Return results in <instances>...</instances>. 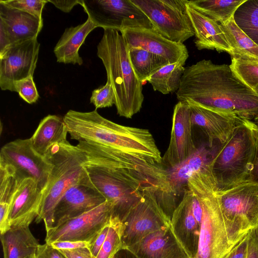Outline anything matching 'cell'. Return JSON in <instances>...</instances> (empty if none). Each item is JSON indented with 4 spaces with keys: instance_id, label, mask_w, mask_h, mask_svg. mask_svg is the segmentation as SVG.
<instances>
[{
    "instance_id": "cell-9",
    "label": "cell",
    "mask_w": 258,
    "mask_h": 258,
    "mask_svg": "<svg viewBox=\"0 0 258 258\" xmlns=\"http://www.w3.org/2000/svg\"><path fill=\"white\" fill-rule=\"evenodd\" d=\"M220 146L211 148L208 144H203L182 163L164 170L157 196L164 215L170 223L181 202L178 197L187 189L188 179L195 173L212 170V160Z\"/></svg>"
},
{
    "instance_id": "cell-3",
    "label": "cell",
    "mask_w": 258,
    "mask_h": 258,
    "mask_svg": "<svg viewBox=\"0 0 258 258\" xmlns=\"http://www.w3.org/2000/svg\"><path fill=\"white\" fill-rule=\"evenodd\" d=\"M119 32L112 29H104L97 46V54L105 67L107 81L112 86L117 114L131 118L142 107L144 99L143 83L134 72L128 46Z\"/></svg>"
},
{
    "instance_id": "cell-29",
    "label": "cell",
    "mask_w": 258,
    "mask_h": 258,
    "mask_svg": "<svg viewBox=\"0 0 258 258\" xmlns=\"http://www.w3.org/2000/svg\"><path fill=\"white\" fill-rule=\"evenodd\" d=\"M184 64L181 61L168 63L155 72L147 81L154 91L163 94L176 92L185 70Z\"/></svg>"
},
{
    "instance_id": "cell-4",
    "label": "cell",
    "mask_w": 258,
    "mask_h": 258,
    "mask_svg": "<svg viewBox=\"0 0 258 258\" xmlns=\"http://www.w3.org/2000/svg\"><path fill=\"white\" fill-rule=\"evenodd\" d=\"M84 167L93 186L112 205L110 224L119 228L144 189H157L154 180L137 171L108 167L88 158Z\"/></svg>"
},
{
    "instance_id": "cell-17",
    "label": "cell",
    "mask_w": 258,
    "mask_h": 258,
    "mask_svg": "<svg viewBox=\"0 0 258 258\" xmlns=\"http://www.w3.org/2000/svg\"><path fill=\"white\" fill-rule=\"evenodd\" d=\"M107 200L87 178L70 187L56 205L52 227L88 212Z\"/></svg>"
},
{
    "instance_id": "cell-36",
    "label": "cell",
    "mask_w": 258,
    "mask_h": 258,
    "mask_svg": "<svg viewBox=\"0 0 258 258\" xmlns=\"http://www.w3.org/2000/svg\"><path fill=\"white\" fill-rule=\"evenodd\" d=\"M6 5L29 13L42 20V10L47 0H1Z\"/></svg>"
},
{
    "instance_id": "cell-44",
    "label": "cell",
    "mask_w": 258,
    "mask_h": 258,
    "mask_svg": "<svg viewBox=\"0 0 258 258\" xmlns=\"http://www.w3.org/2000/svg\"><path fill=\"white\" fill-rule=\"evenodd\" d=\"M48 2L52 4L57 9L64 13H69L73 8L77 5L82 6L83 0H70V1H50Z\"/></svg>"
},
{
    "instance_id": "cell-32",
    "label": "cell",
    "mask_w": 258,
    "mask_h": 258,
    "mask_svg": "<svg viewBox=\"0 0 258 258\" xmlns=\"http://www.w3.org/2000/svg\"><path fill=\"white\" fill-rule=\"evenodd\" d=\"M238 27L258 45V0H246L233 16Z\"/></svg>"
},
{
    "instance_id": "cell-40",
    "label": "cell",
    "mask_w": 258,
    "mask_h": 258,
    "mask_svg": "<svg viewBox=\"0 0 258 258\" xmlns=\"http://www.w3.org/2000/svg\"><path fill=\"white\" fill-rule=\"evenodd\" d=\"M246 258H258V227L248 233Z\"/></svg>"
},
{
    "instance_id": "cell-13",
    "label": "cell",
    "mask_w": 258,
    "mask_h": 258,
    "mask_svg": "<svg viewBox=\"0 0 258 258\" xmlns=\"http://www.w3.org/2000/svg\"><path fill=\"white\" fill-rule=\"evenodd\" d=\"M97 26L120 32L126 28H153L145 14L131 0H83L82 6Z\"/></svg>"
},
{
    "instance_id": "cell-49",
    "label": "cell",
    "mask_w": 258,
    "mask_h": 258,
    "mask_svg": "<svg viewBox=\"0 0 258 258\" xmlns=\"http://www.w3.org/2000/svg\"><path fill=\"white\" fill-rule=\"evenodd\" d=\"M27 258H36V257H35V255H33V256H31L28 257Z\"/></svg>"
},
{
    "instance_id": "cell-46",
    "label": "cell",
    "mask_w": 258,
    "mask_h": 258,
    "mask_svg": "<svg viewBox=\"0 0 258 258\" xmlns=\"http://www.w3.org/2000/svg\"><path fill=\"white\" fill-rule=\"evenodd\" d=\"M113 258H137L128 248H121L115 254Z\"/></svg>"
},
{
    "instance_id": "cell-2",
    "label": "cell",
    "mask_w": 258,
    "mask_h": 258,
    "mask_svg": "<svg viewBox=\"0 0 258 258\" xmlns=\"http://www.w3.org/2000/svg\"><path fill=\"white\" fill-rule=\"evenodd\" d=\"M72 139L97 144L152 172L163 159L149 130L120 125L98 113L69 110L63 117Z\"/></svg>"
},
{
    "instance_id": "cell-14",
    "label": "cell",
    "mask_w": 258,
    "mask_h": 258,
    "mask_svg": "<svg viewBox=\"0 0 258 258\" xmlns=\"http://www.w3.org/2000/svg\"><path fill=\"white\" fill-rule=\"evenodd\" d=\"M112 204L106 201L92 210L46 230L45 242L71 241L89 243L110 224Z\"/></svg>"
},
{
    "instance_id": "cell-6",
    "label": "cell",
    "mask_w": 258,
    "mask_h": 258,
    "mask_svg": "<svg viewBox=\"0 0 258 258\" xmlns=\"http://www.w3.org/2000/svg\"><path fill=\"white\" fill-rule=\"evenodd\" d=\"M44 157L52 167L35 221H43L46 231L52 227L54 209L64 193L88 175L84 167L86 155L68 141L52 146Z\"/></svg>"
},
{
    "instance_id": "cell-18",
    "label": "cell",
    "mask_w": 258,
    "mask_h": 258,
    "mask_svg": "<svg viewBox=\"0 0 258 258\" xmlns=\"http://www.w3.org/2000/svg\"><path fill=\"white\" fill-rule=\"evenodd\" d=\"M43 20L0 1V53L9 47L37 37Z\"/></svg>"
},
{
    "instance_id": "cell-42",
    "label": "cell",
    "mask_w": 258,
    "mask_h": 258,
    "mask_svg": "<svg viewBox=\"0 0 258 258\" xmlns=\"http://www.w3.org/2000/svg\"><path fill=\"white\" fill-rule=\"evenodd\" d=\"M66 258H96L89 247L79 248L70 250H59Z\"/></svg>"
},
{
    "instance_id": "cell-7",
    "label": "cell",
    "mask_w": 258,
    "mask_h": 258,
    "mask_svg": "<svg viewBox=\"0 0 258 258\" xmlns=\"http://www.w3.org/2000/svg\"><path fill=\"white\" fill-rule=\"evenodd\" d=\"M215 194L229 241L234 246L258 227V183L248 181Z\"/></svg>"
},
{
    "instance_id": "cell-19",
    "label": "cell",
    "mask_w": 258,
    "mask_h": 258,
    "mask_svg": "<svg viewBox=\"0 0 258 258\" xmlns=\"http://www.w3.org/2000/svg\"><path fill=\"white\" fill-rule=\"evenodd\" d=\"M130 48H140L161 56L170 63H184L188 52L184 44L172 41L153 28H126L120 32Z\"/></svg>"
},
{
    "instance_id": "cell-20",
    "label": "cell",
    "mask_w": 258,
    "mask_h": 258,
    "mask_svg": "<svg viewBox=\"0 0 258 258\" xmlns=\"http://www.w3.org/2000/svg\"><path fill=\"white\" fill-rule=\"evenodd\" d=\"M187 103L190 108L193 126H198L202 129L207 137L209 146L211 148L224 143L242 119L233 114Z\"/></svg>"
},
{
    "instance_id": "cell-16",
    "label": "cell",
    "mask_w": 258,
    "mask_h": 258,
    "mask_svg": "<svg viewBox=\"0 0 258 258\" xmlns=\"http://www.w3.org/2000/svg\"><path fill=\"white\" fill-rule=\"evenodd\" d=\"M192 126L189 104L178 101L173 109L169 144L162 158L169 168L182 163L197 151L198 147L193 140Z\"/></svg>"
},
{
    "instance_id": "cell-31",
    "label": "cell",
    "mask_w": 258,
    "mask_h": 258,
    "mask_svg": "<svg viewBox=\"0 0 258 258\" xmlns=\"http://www.w3.org/2000/svg\"><path fill=\"white\" fill-rule=\"evenodd\" d=\"M128 55L134 72L142 83L161 68L170 63L165 58L140 48L128 49Z\"/></svg>"
},
{
    "instance_id": "cell-10",
    "label": "cell",
    "mask_w": 258,
    "mask_h": 258,
    "mask_svg": "<svg viewBox=\"0 0 258 258\" xmlns=\"http://www.w3.org/2000/svg\"><path fill=\"white\" fill-rule=\"evenodd\" d=\"M147 17L153 29L167 39L183 44L194 36L187 0H131Z\"/></svg>"
},
{
    "instance_id": "cell-37",
    "label": "cell",
    "mask_w": 258,
    "mask_h": 258,
    "mask_svg": "<svg viewBox=\"0 0 258 258\" xmlns=\"http://www.w3.org/2000/svg\"><path fill=\"white\" fill-rule=\"evenodd\" d=\"M14 87L15 92H17L20 97L29 104L36 102L39 98L33 76L16 82Z\"/></svg>"
},
{
    "instance_id": "cell-48",
    "label": "cell",
    "mask_w": 258,
    "mask_h": 258,
    "mask_svg": "<svg viewBox=\"0 0 258 258\" xmlns=\"http://www.w3.org/2000/svg\"><path fill=\"white\" fill-rule=\"evenodd\" d=\"M253 90L255 92L256 95L258 96V84L253 89Z\"/></svg>"
},
{
    "instance_id": "cell-38",
    "label": "cell",
    "mask_w": 258,
    "mask_h": 258,
    "mask_svg": "<svg viewBox=\"0 0 258 258\" xmlns=\"http://www.w3.org/2000/svg\"><path fill=\"white\" fill-rule=\"evenodd\" d=\"M36 258H66L58 250L45 242L39 244L35 254Z\"/></svg>"
},
{
    "instance_id": "cell-27",
    "label": "cell",
    "mask_w": 258,
    "mask_h": 258,
    "mask_svg": "<svg viewBox=\"0 0 258 258\" xmlns=\"http://www.w3.org/2000/svg\"><path fill=\"white\" fill-rule=\"evenodd\" d=\"M67 126L63 118L48 115L40 122L37 129L30 138L34 150L44 157L53 145L67 141Z\"/></svg>"
},
{
    "instance_id": "cell-47",
    "label": "cell",
    "mask_w": 258,
    "mask_h": 258,
    "mask_svg": "<svg viewBox=\"0 0 258 258\" xmlns=\"http://www.w3.org/2000/svg\"><path fill=\"white\" fill-rule=\"evenodd\" d=\"M253 122L258 125V116L253 119Z\"/></svg>"
},
{
    "instance_id": "cell-25",
    "label": "cell",
    "mask_w": 258,
    "mask_h": 258,
    "mask_svg": "<svg viewBox=\"0 0 258 258\" xmlns=\"http://www.w3.org/2000/svg\"><path fill=\"white\" fill-rule=\"evenodd\" d=\"M97 27L88 17L84 23L66 28L54 48L57 61L82 65L83 60L79 53V50L88 35Z\"/></svg>"
},
{
    "instance_id": "cell-24",
    "label": "cell",
    "mask_w": 258,
    "mask_h": 258,
    "mask_svg": "<svg viewBox=\"0 0 258 258\" xmlns=\"http://www.w3.org/2000/svg\"><path fill=\"white\" fill-rule=\"evenodd\" d=\"M186 9L195 37L194 42L198 49L216 50L230 54L232 49L220 24L200 13L188 3V1Z\"/></svg>"
},
{
    "instance_id": "cell-5",
    "label": "cell",
    "mask_w": 258,
    "mask_h": 258,
    "mask_svg": "<svg viewBox=\"0 0 258 258\" xmlns=\"http://www.w3.org/2000/svg\"><path fill=\"white\" fill-rule=\"evenodd\" d=\"M256 125L242 118L215 154L212 169L216 193L249 181L256 148Z\"/></svg>"
},
{
    "instance_id": "cell-33",
    "label": "cell",
    "mask_w": 258,
    "mask_h": 258,
    "mask_svg": "<svg viewBox=\"0 0 258 258\" xmlns=\"http://www.w3.org/2000/svg\"><path fill=\"white\" fill-rule=\"evenodd\" d=\"M236 76L252 90L258 84V63L231 58L230 65Z\"/></svg>"
},
{
    "instance_id": "cell-43",
    "label": "cell",
    "mask_w": 258,
    "mask_h": 258,
    "mask_svg": "<svg viewBox=\"0 0 258 258\" xmlns=\"http://www.w3.org/2000/svg\"><path fill=\"white\" fill-rule=\"evenodd\" d=\"M50 244L58 250H70L90 246V244L88 242L71 241H55Z\"/></svg>"
},
{
    "instance_id": "cell-34",
    "label": "cell",
    "mask_w": 258,
    "mask_h": 258,
    "mask_svg": "<svg viewBox=\"0 0 258 258\" xmlns=\"http://www.w3.org/2000/svg\"><path fill=\"white\" fill-rule=\"evenodd\" d=\"M120 248V228L110 224L105 240L96 258H113Z\"/></svg>"
},
{
    "instance_id": "cell-30",
    "label": "cell",
    "mask_w": 258,
    "mask_h": 258,
    "mask_svg": "<svg viewBox=\"0 0 258 258\" xmlns=\"http://www.w3.org/2000/svg\"><path fill=\"white\" fill-rule=\"evenodd\" d=\"M246 0H190L188 3L206 16L219 23L231 18Z\"/></svg>"
},
{
    "instance_id": "cell-1",
    "label": "cell",
    "mask_w": 258,
    "mask_h": 258,
    "mask_svg": "<svg viewBox=\"0 0 258 258\" xmlns=\"http://www.w3.org/2000/svg\"><path fill=\"white\" fill-rule=\"evenodd\" d=\"M179 101L253 120L258 116V96L234 73L230 65L202 59L185 68Z\"/></svg>"
},
{
    "instance_id": "cell-21",
    "label": "cell",
    "mask_w": 258,
    "mask_h": 258,
    "mask_svg": "<svg viewBox=\"0 0 258 258\" xmlns=\"http://www.w3.org/2000/svg\"><path fill=\"white\" fill-rule=\"evenodd\" d=\"M201 220L194 214L191 193L187 188L173 214L170 226L189 258H195L198 252Z\"/></svg>"
},
{
    "instance_id": "cell-26",
    "label": "cell",
    "mask_w": 258,
    "mask_h": 258,
    "mask_svg": "<svg viewBox=\"0 0 258 258\" xmlns=\"http://www.w3.org/2000/svg\"><path fill=\"white\" fill-rule=\"evenodd\" d=\"M28 224L12 225L1 233L4 258H27L35 255L39 245Z\"/></svg>"
},
{
    "instance_id": "cell-41",
    "label": "cell",
    "mask_w": 258,
    "mask_h": 258,
    "mask_svg": "<svg viewBox=\"0 0 258 258\" xmlns=\"http://www.w3.org/2000/svg\"><path fill=\"white\" fill-rule=\"evenodd\" d=\"M110 227V224L107 225L99 233L89 246L93 255L96 257L104 242L105 240Z\"/></svg>"
},
{
    "instance_id": "cell-22",
    "label": "cell",
    "mask_w": 258,
    "mask_h": 258,
    "mask_svg": "<svg viewBox=\"0 0 258 258\" xmlns=\"http://www.w3.org/2000/svg\"><path fill=\"white\" fill-rule=\"evenodd\" d=\"M128 249L137 258H189L170 225L148 234Z\"/></svg>"
},
{
    "instance_id": "cell-11",
    "label": "cell",
    "mask_w": 258,
    "mask_h": 258,
    "mask_svg": "<svg viewBox=\"0 0 258 258\" xmlns=\"http://www.w3.org/2000/svg\"><path fill=\"white\" fill-rule=\"evenodd\" d=\"M157 191L152 187L145 188L142 198L122 221L121 248H128L148 234L170 225L159 205Z\"/></svg>"
},
{
    "instance_id": "cell-8",
    "label": "cell",
    "mask_w": 258,
    "mask_h": 258,
    "mask_svg": "<svg viewBox=\"0 0 258 258\" xmlns=\"http://www.w3.org/2000/svg\"><path fill=\"white\" fill-rule=\"evenodd\" d=\"M187 188L197 195L203 208L195 258H223L233 246L229 241L215 192L192 176L187 181Z\"/></svg>"
},
{
    "instance_id": "cell-45",
    "label": "cell",
    "mask_w": 258,
    "mask_h": 258,
    "mask_svg": "<svg viewBox=\"0 0 258 258\" xmlns=\"http://www.w3.org/2000/svg\"><path fill=\"white\" fill-rule=\"evenodd\" d=\"M257 142L255 155L253 162L252 169L249 181L258 183V125H256Z\"/></svg>"
},
{
    "instance_id": "cell-23",
    "label": "cell",
    "mask_w": 258,
    "mask_h": 258,
    "mask_svg": "<svg viewBox=\"0 0 258 258\" xmlns=\"http://www.w3.org/2000/svg\"><path fill=\"white\" fill-rule=\"evenodd\" d=\"M42 197L43 191L34 179L27 178L17 182L10 205V226L30 224L38 216Z\"/></svg>"
},
{
    "instance_id": "cell-28",
    "label": "cell",
    "mask_w": 258,
    "mask_h": 258,
    "mask_svg": "<svg viewBox=\"0 0 258 258\" xmlns=\"http://www.w3.org/2000/svg\"><path fill=\"white\" fill-rule=\"evenodd\" d=\"M219 24L232 49L231 58L258 63V45L238 27L233 16Z\"/></svg>"
},
{
    "instance_id": "cell-39",
    "label": "cell",
    "mask_w": 258,
    "mask_h": 258,
    "mask_svg": "<svg viewBox=\"0 0 258 258\" xmlns=\"http://www.w3.org/2000/svg\"><path fill=\"white\" fill-rule=\"evenodd\" d=\"M247 240L248 234L237 243L223 258H246Z\"/></svg>"
},
{
    "instance_id": "cell-35",
    "label": "cell",
    "mask_w": 258,
    "mask_h": 258,
    "mask_svg": "<svg viewBox=\"0 0 258 258\" xmlns=\"http://www.w3.org/2000/svg\"><path fill=\"white\" fill-rule=\"evenodd\" d=\"M90 100L96 109L109 107L115 104V94L111 83L107 81L104 86L94 90Z\"/></svg>"
},
{
    "instance_id": "cell-15",
    "label": "cell",
    "mask_w": 258,
    "mask_h": 258,
    "mask_svg": "<svg viewBox=\"0 0 258 258\" xmlns=\"http://www.w3.org/2000/svg\"><path fill=\"white\" fill-rule=\"evenodd\" d=\"M37 37L15 44L0 53V87L15 91L16 82L33 76L38 58Z\"/></svg>"
},
{
    "instance_id": "cell-12",
    "label": "cell",
    "mask_w": 258,
    "mask_h": 258,
    "mask_svg": "<svg viewBox=\"0 0 258 258\" xmlns=\"http://www.w3.org/2000/svg\"><path fill=\"white\" fill-rule=\"evenodd\" d=\"M0 166L8 167L19 182L34 179L45 188L52 165L33 149L30 139H17L3 146L0 151Z\"/></svg>"
}]
</instances>
